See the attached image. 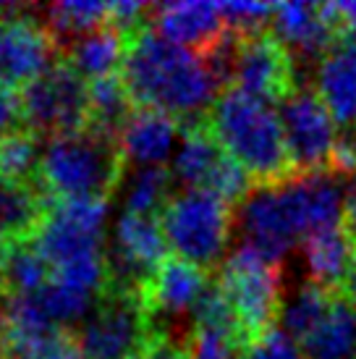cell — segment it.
I'll return each mask as SVG.
<instances>
[{"mask_svg":"<svg viewBox=\"0 0 356 359\" xmlns=\"http://www.w3.org/2000/svg\"><path fill=\"white\" fill-rule=\"evenodd\" d=\"M212 278L218 280L244 336V351L280 325L283 315V273L280 265L241 244L231 252Z\"/></svg>","mask_w":356,"mask_h":359,"instance_id":"5b68a950","label":"cell"},{"mask_svg":"<svg viewBox=\"0 0 356 359\" xmlns=\"http://www.w3.org/2000/svg\"><path fill=\"white\" fill-rule=\"evenodd\" d=\"M343 231L348 233V239L356 244V187L346 197V210H343Z\"/></svg>","mask_w":356,"mask_h":359,"instance_id":"836d02e7","label":"cell"},{"mask_svg":"<svg viewBox=\"0 0 356 359\" xmlns=\"http://www.w3.org/2000/svg\"><path fill=\"white\" fill-rule=\"evenodd\" d=\"M60 58V45L42 21L29 16H0V81L27 87Z\"/></svg>","mask_w":356,"mask_h":359,"instance_id":"7c38bea8","label":"cell"},{"mask_svg":"<svg viewBox=\"0 0 356 359\" xmlns=\"http://www.w3.org/2000/svg\"><path fill=\"white\" fill-rule=\"evenodd\" d=\"M155 32L168 42L205 58L226 34L220 3H165L155 6Z\"/></svg>","mask_w":356,"mask_h":359,"instance_id":"4fadbf2b","label":"cell"},{"mask_svg":"<svg viewBox=\"0 0 356 359\" xmlns=\"http://www.w3.org/2000/svg\"><path fill=\"white\" fill-rule=\"evenodd\" d=\"M301 250H304V262L309 268L312 283L327 291L343 289L351 255H354V241L348 239L343 226L317 231L301 241Z\"/></svg>","mask_w":356,"mask_h":359,"instance_id":"ac0fdd59","label":"cell"},{"mask_svg":"<svg viewBox=\"0 0 356 359\" xmlns=\"http://www.w3.org/2000/svg\"><path fill=\"white\" fill-rule=\"evenodd\" d=\"M233 220V208L207 189L173 191L158 212V223L170 255L210 276L226 259Z\"/></svg>","mask_w":356,"mask_h":359,"instance_id":"277c9868","label":"cell"},{"mask_svg":"<svg viewBox=\"0 0 356 359\" xmlns=\"http://www.w3.org/2000/svg\"><path fill=\"white\" fill-rule=\"evenodd\" d=\"M348 42H351V45L356 48V29H354V32H348Z\"/></svg>","mask_w":356,"mask_h":359,"instance_id":"f35d334b","label":"cell"},{"mask_svg":"<svg viewBox=\"0 0 356 359\" xmlns=\"http://www.w3.org/2000/svg\"><path fill=\"white\" fill-rule=\"evenodd\" d=\"M123 55H126V37H121L113 27L81 34L76 40L66 42V50H63V58L87 81L121 74Z\"/></svg>","mask_w":356,"mask_h":359,"instance_id":"ffe728a7","label":"cell"},{"mask_svg":"<svg viewBox=\"0 0 356 359\" xmlns=\"http://www.w3.org/2000/svg\"><path fill=\"white\" fill-rule=\"evenodd\" d=\"M126 168L118 140L89 129L63 134L42 147L37 189L50 200H110Z\"/></svg>","mask_w":356,"mask_h":359,"instance_id":"3957f363","label":"cell"},{"mask_svg":"<svg viewBox=\"0 0 356 359\" xmlns=\"http://www.w3.org/2000/svg\"><path fill=\"white\" fill-rule=\"evenodd\" d=\"M131 113H134V102L121 74L89 81V131L118 140Z\"/></svg>","mask_w":356,"mask_h":359,"instance_id":"7402d4cb","label":"cell"},{"mask_svg":"<svg viewBox=\"0 0 356 359\" xmlns=\"http://www.w3.org/2000/svg\"><path fill=\"white\" fill-rule=\"evenodd\" d=\"M3 312H6V299L0 294V341H3Z\"/></svg>","mask_w":356,"mask_h":359,"instance_id":"74e56055","label":"cell"},{"mask_svg":"<svg viewBox=\"0 0 356 359\" xmlns=\"http://www.w3.org/2000/svg\"><path fill=\"white\" fill-rule=\"evenodd\" d=\"M238 226L249 250L280 265V259L307 239L304 218L299 210L291 181L280 187H254L238 205Z\"/></svg>","mask_w":356,"mask_h":359,"instance_id":"ba28073f","label":"cell"},{"mask_svg":"<svg viewBox=\"0 0 356 359\" xmlns=\"http://www.w3.org/2000/svg\"><path fill=\"white\" fill-rule=\"evenodd\" d=\"M191 339H194V330L181 333V330H170L168 325H158L142 359H189Z\"/></svg>","mask_w":356,"mask_h":359,"instance_id":"f546056e","label":"cell"},{"mask_svg":"<svg viewBox=\"0 0 356 359\" xmlns=\"http://www.w3.org/2000/svg\"><path fill=\"white\" fill-rule=\"evenodd\" d=\"M53 280V268L32 241L8 250V262L3 273V297H32Z\"/></svg>","mask_w":356,"mask_h":359,"instance_id":"603a6c76","label":"cell"},{"mask_svg":"<svg viewBox=\"0 0 356 359\" xmlns=\"http://www.w3.org/2000/svg\"><path fill=\"white\" fill-rule=\"evenodd\" d=\"M338 11H341V19L346 24L348 32L356 29V3H338Z\"/></svg>","mask_w":356,"mask_h":359,"instance_id":"d590c367","label":"cell"},{"mask_svg":"<svg viewBox=\"0 0 356 359\" xmlns=\"http://www.w3.org/2000/svg\"><path fill=\"white\" fill-rule=\"evenodd\" d=\"M244 359H304V357H301V349H299L296 341L278 325V328L267 330L262 339L254 341L244 351Z\"/></svg>","mask_w":356,"mask_h":359,"instance_id":"4dcf8cb0","label":"cell"},{"mask_svg":"<svg viewBox=\"0 0 356 359\" xmlns=\"http://www.w3.org/2000/svg\"><path fill=\"white\" fill-rule=\"evenodd\" d=\"M24 129V108H21V90L0 81V137Z\"/></svg>","mask_w":356,"mask_h":359,"instance_id":"d6a6232c","label":"cell"},{"mask_svg":"<svg viewBox=\"0 0 356 359\" xmlns=\"http://www.w3.org/2000/svg\"><path fill=\"white\" fill-rule=\"evenodd\" d=\"M280 123L286 144L294 160L296 176L333 170V155L338 147V123L327 113L325 102L315 90L299 84L296 90L280 102Z\"/></svg>","mask_w":356,"mask_h":359,"instance_id":"9c48e42d","label":"cell"},{"mask_svg":"<svg viewBox=\"0 0 356 359\" xmlns=\"http://www.w3.org/2000/svg\"><path fill=\"white\" fill-rule=\"evenodd\" d=\"M338 291H327L317 283H304L301 289L294 294V299L283 304V315H280V328L286 330L291 339L301 344L309 333L327 318V312L336 302Z\"/></svg>","mask_w":356,"mask_h":359,"instance_id":"cb8c5ba5","label":"cell"},{"mask_svg":"<svg viewBox=\"0 0 356 359\" xmlns=\"http://www.w3.org/2000/svg\"><path fill=\"white\" fill-rule=\"evenodd\" d=\"M189 359H244V349H238L233 341L223 339L218 333L194 330Z\"/></svg>","mask_w":356,"mask_h":359,"instance_id":"1f68e13d","label":"cell"},{"mask_svg":"<svg viewBox=\"0 0 356 359\" xmlns=\"http://www.w3.org/2000/svg\"><path fill=\"white\" fill-rule=\"evenodd\" d=\"M273 34L294 60H317L348 37L338 3H280L273 8Z\"/></svg>","mask_w":356,"mask_h":359,"instance_id":"8fae6325","label":"cell"},{"mask_svg":"<svg viewBox=\"0 0 356 359\" xmlns=\"http://www.w3.org/2000/svg\"><path fill=\"white\" fill-rule=\"evenodd\" d=\"M207 129L254 187H280L296 179L283 123L270 102L241 90H223L210 110Z\"/></svg>","mask_w":356,"mask_h":359,"instance_id":"7a4b0ae2","label":"cell"},{"mask_svg":"<svg viewBox=\"0 0 356 359\" xmlns=\"http://www.w3.org/2000/svg\"><path fill=\"white\" fill-rule=\"evenodd\" d=\"M50 202L37 187L0 184V244L16 247L34 239L48 218Z\"/></svg>","mask_w":356,"mask_h":359,"instance_id":"e0dca14e","label":"cell"},{"mask_svg":"<svg viewBox=\"0 0 356 359\" xmlns=\"http://www.w3.org/2000/svg\"><path fill=\"white\" fill-rule=\"evenodd\" d=\"M173 194V176L163 165L139 168L134 179L126 184V212L158 218L163 205Z\"/></svg>","mask_w":356,"mask_h":359,"instance_id":"83f0119b","label":"cell"},{"mask_svg":"<svg viewBox=\"0 0 356 359\" xmlns=\"http://www.w3.org/2000/svg\"><path fill=\"white\" fill-rule=\"evenodd\" d=\"M273 8L267 3H220L226 27L236 34H257L265 32L273 21Z\"/></svg>","mask_w":356,"mask_h":359,"instance_id":"f1b7e54d","label":"cell"},{"mask_svg":"<svg viewBox=\"0 0 356 359\" xmlns=\"http://www.w3.org/2000/svg\"><path fill=\"white\" fill-rule=\"evenodd\" d=\"M181 134H184V140H181V150L173 158L170 176L173 181L184 184V189H205L210 176L220 165V160L226 158V150L207 129V121L202 126L186 129Z\"/></svg>","mask_w":356,"mask_h":359,"instance_id":"44dd1931","label":"cell"},{"mask_svg":"<svg viewBox=\"0 0 356 359\" xmlns=\"http://www.w3.org/2000/svg\"><path fill=\"white\" fill-rule=\"evenodd\" d=\"M45 27L63 50V40H76L81 34L108 27V3H92V0L53 3L48 6Z\"/></svg>","mask_w":356,"mask_h":359,"instance_id":"4316f807","label":"cell"},{"mask_svg":"<svg viewBox=\"0 0 356 359\" xmlns=\"http://www.w3.org/2000/svg\"><path fill=\"white\" fill-rule=\"evenodd\" d=\"M210 278H212L210 273L170 255L142 291L155 325L160 318H181L186 312H194Z\"/></svg>","mask_w":356,"mask_h":359,"instance_id":"5bb4252c","label":"cell"},{"mask_svg":"<svg viewBox=\"0 0 356 359\" xmlns=\"http://www.w3.org/2000/svg\"><path fill=\"white\" fill-rule=\"evenodd\" d=\"M178 121L160 110L149 108H134L131 118L121 131L118 144L126 163H137L142 168L163 165L170 158V150L178 140Z\"/></svg>","mask_w":356,"mask_h":359,"instance_id":"2e32d148","label":"cell"},{"mask_svg":"<svg viewBox=\"0 0 356 359\" xmlns=\"http://www.w3.org/2000/svg\"><path fill=\"white\" fill-rule=\"evenodd\" d=\"M315 92L341 129H356V48L348 37L320 58Z\"/></svg>","mask_w":356,"mask_h":359,"instance_id":"9a60e30c","label":"cell"},{"mask_svg":"<svg viewBox=\"0 0 356 359\" xmlns=\"http://www.w3.org/2000/svg\"><path fill=\"white\" fill-rule=\"evenodd\" d=\"M40 137L21 129L0 137V184H19V187H37L40 170Z\"/></svg>","mask_w":356,"mask_h":359,"instance_id":"d4e9b609","label":"cell"},{"mask_svg":"<svg viewBox=\"0 0 356 359\" xmlns=\"http://www.w3.org/2000/svg\"><path fill=\"white\" fill-rule=\"evenodd\" d=\"M304 359H356V304L341 291L327 312L307 339L299 344Z\"/></svg>","mask_w":356,"mask_h":359,"instance_id":"d6986e66","label":"cell"},{"mask_svg":"<svg viewBox=\"0 0 356 359\" xmlns=\"http://www.w3.org/2000/svg\"><path fill=\"white\" fill-rule=\"evenodd\" d=\"M100 297L89 294V291L74 289L69 283L60 280H50L45 289H40L37 294H32V302L40 307V312L50 323H55L60 328H69L74 323H84L89 318V312L95 309Z\"/></svg>","mask_w":356,"mask_h":359,"instance_id":"484cf974","label":"cell"},{"mask_svg":"<svg viewBox=\"0 0 356 359\" xmlns=\"http://www.w3.org/2000/svg\"><path fill=\"white\" fill-rule=\"evenodd\" d=\"M155 328L142 291L108 286L74 336L84 359H142Z\"/></svg>","mask_w":356,"mask_h":359,"instance_id":"8992f818","label":"cell"},{"mask_svg":"<svg viewBox=\"0 0 356 359\" xmlns=\"http://www.w3.org/2000/svg\"><path fill=\"white\" fill-rule=\"evenodd\" d=\"M24 129L40 140L89 129V81L60 55L45 74L21 87Z\"/></svg>","mask_w":356,"mask_h":359,"instance_id":"52a82bcc","label":"cell"},{"mask_svg":"<svg viewBox=\"0 0 356 359\" xmlns=\"http://www.w3.org/2000/svg\"><path fill=\"white\" fill-rule=\"evenodd\" d=\"M121 79L134 108L160 110L181 131L202 126L223 90L205 60L160 37L152 24L126 40Z\"/></svg>","mask_w":356,"mask_h":359,"instance_id":"6da1fadb","label":"cell"},{"mask_svg":"<svg viewBox=\"0 0 356 359\" xmlns=\"http://www.w3.org/2000/svg\"><path fill=\"white\" fill-rule=\"evenodd\" d=\"M170 257L158 218L126 212L116 223V236L108 252L110 286L144 291L158 268Z\"/></svg>","mask_w":356,"mask_h":359,"instance_id":"30bf717a","label":"cell"},{"mask_svg":"<svg viewBox=\"0 0 356 359\" xmlns=\"http://www.w3.org/2000/svg\"><path fill=\"white\" fill-rule=\"evenodd\" d=\"M8 250L6 244H0V294H3V273H6V262H8Z\"/></svg>","mask_w":356,"mask_h":359,"instance_id":"8d00e7d4","label":"cell"},{"mask_svg":"<svg viewBox=\"0 0 356 359\" xmlns=\"http://www.w3.org/2000/svg\"><path fill=\"white\" fill-rule=\"evenodd\" d=\"M341 294L351 299L356 304V244H354V255H351V265H348V276H346V283H343V289Z\"/></svg>","mask_w":356,"mask_h":359,"instance_id":"e575fe53","label":"cell"}]
</instances>
